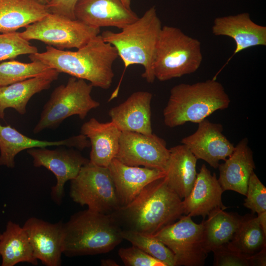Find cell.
<instances>
[{"mask_svg": "<svg viewBox=\"0 0 266 266\" xmlns=\"http://www.w3.org/2000/svg\"><path fill=\"white\" fill-rule=\"evenodd\" d=\"M93 87L86 80L71 76L66 84L55 88L44 105L33 133L55 129L64 120L72 115H78L84 119L90 111L100 105L91 95Z\"/></svg>", "mask_w": 266, "mask_h": 266, "instance_id": "52a82bcc", "label": "cell"}, {"mask_svg": "<svg viewBox=\"0 0 266 266\" xmlns=\"http://www.w3.org/2000/svg\"><path fill=\"white\" fill-rule=\"evenodd\" d=\"M169 149L165 140L152 133L122 132L115 159L130 166H142L165 172Z\"/></svg>", "mask_w": 266, "mask_h": 266, "instance_id": "8fae6325", "label": "cell"}, {"mask_svg": "<svg viewBox=\"0 0 266 266\" xmlns=\"http://www.w3.org/2000/svg\"><path fill=\"white\" fill-rule=\"evenodd\" d=\"M218 166V181L224 191L231 190L246 196L249 178L255 165L247 138L241 139L225 161Z\"/></svg>", "mask_w": 266, "mask_h": 266, "instance_id": "44dd1931", "label": "cell"}, {"mask_svg": "<svg viewBox=\"0 0 266 266\" xmlns=\"http://www.w3.org/2000/svg\"><path fill=\"white\" fill-rule=\"evenodd\" d=\"M2 266H14L21 262L37 265L27 233L23 227L9 221L0 237Z\"/></svg>", "mask_w": 266, "mask_h": 266, "instance_id": "484cf974", "label": "cell"}, {"mask_svg": "<svg viewBox=\"0 0 266 266\" xmlns=\"http://www.w3.org/2000/svg\"><path fill=\"white\" fill-rule=\"evenodd\" d=\"M53 68L37 61L25 63L17 61L0 64V86H7L45 73Z\"/></svg>", "mask_w": 266, "mask_h": 266, "instance_id": "f546056e", "label": "cell"}, {"mask_svg": "<svg viewBox=\"0 0 266 266\" xmlns=\"http://www.w3.org/2000/svg\"><path fill=\"white\" fill-rule=\"evenodd\" d=\"M64 223H51L35 217L27 219L23 227L26 232L35 258L46 266L62 265Z\"/></svg>", "mask_w": 266, "mask_h": 266, "instance_id": "5bb4252c", "label": "cell"}, {"mask_svg": "<svg viewBox=\"0 0 266 266\" xmlns=\"http://www.w3.org/2000/svg\"><path fill=\"white\" fill-rule=\"evenodd\" d=\"M114 214L123 229L154 234L177 220L184 210L182 200L163 177L148 184Z\"/></svg>", "mask_w": 266, "mask_h": 266, "instance_id": "7a4b0ae2", "label": "cell"}, {"mask_svg": "<svg viewBox=\"0 0 266 266\" xmlns=\"http://www.w3.org/2000/svg\"><path fill=\"white\" fill-rule=\"evenodd\" d=\"M207 216V219L202 222L205 245L209 253L227 245L232 240L240 226L242 216L221 208L213 210Z\"/></svg>", "mask_w": 266, "mask_h": 266, "instance_id": "4316f807", "label": "cell"}, {"mask_svg": "<svg viewBox=\"0 0 266 266\" xmlns=\"http://www.w3.org/2000/svg\"><path fill=\"white\" fill-rule=\"evenodd\" d=\"M121 234L123 239L130 242L166 266H176L172 251L153 235L127 229H122Z\"/></svg>", "mask_w": 266, "mask_h": 266, "instance_id": "f1b7e54d", "label": "cell"}, {"mask_svg": "<svg viewBox=\"0 0 266 266\" xmlns=\"http://www.w3.org/2000/svg\"><path fill=\"white\" fill-rule=\"evenodd\" d=\"M251 266H266V247L250 256Z\"/></svg>", "mask_w": 266, "mask_h": 266, "instance_id": "d590c367", "label": "cell"}, {"mask_svg": "<svg viewBox=\"0 0 266 266\" xmlns=\"http://www.w3.org/2000/svg\"><path fill=\"white\" fill-rule=\"evenodd\" d=\"M211 30L214 35L231 37L235 43L233 54L223 67L239 52L251 47L266 45V27L255 23L247 12L216 17Z\"/></svg>", "mask_w": 266, "mask_h": 266, "instance_id": "2e32d148", "label": "cell"}, {"mask_svg": "<svg viewBox=\"0 0 266 266\" xmlns=\"http://www.w3.org/2000/svg\"><path fill=\"white\" fill-rule=\"evenodd\" d=\"M152 94L147 91L132 94L121 104L110 109L112 121L121 132L152 133L151 102Z\"/></svg>", "mask_w": 266, "mask_h": 266, "instance_id": "d6986e66", "label": "cell"}, {"mask_svg": "<svg viewBox=\"0 0 266 266\" xmlns=\"http://www.w3.org/2000/svg\"><path fill=\"white\" fill-rule=\"evenodd\" d=\"M49 13L37 0H0V33L16 32Z\"/></svg>", "mask_w": 266, "mask_h": 266, "instance_id": "d4e9b609", "label": "cell"}, {"mask_svg": "<svg viewBox=\"0 0 266 266\" xmlns=\"http://www.w3.org/2000/svg\"><path fill=\"white\" fill-rule=\"evenodd\" d=\"M212 252L215 266H251L250 256L234 251L227 245L220 246Z\"/></svg>", "mask_w": 266, "mask_h": 266, "instance_id": "836d02e7", "label": "cell"}, {"mask_svg": "<svg viewBox=\"0 0 266 266\" xmlns=\"http://www.w3.org/2000/svg\"><path fill=\"white\" fill-rule=\"evenodd\" d=\"M90 145L89 140L81 133L61 140H40L25 135L9 125L0 124V166L9 168L15 167L16 156L25 150L54 146L82 150Z\"/></svg>", "mask_w": 266, "mask_h": 266, "instance_id": "e0dca14e", "label": "cell"}, {"mask_svg": "<svg viewBox=\"0 0 266 266\" xmlns=\"http://www.w3.org/2000/svg\"><path fill=\"white\" fill-rule=\"evenodd\" d=\"M59 74L58 71L52 69L33 78L0 86V118L4 119V111L8 108H13L21 115L26 113L27 105L31 98L48 89Z\"/></svg>", "mask_w": 266, "mask_h": 266, "instance_id": "603a6c76", "label": "cell"}, {"mask_svg": "<svg viewBox=\"0 0 266 266\" xmlns=\"http://www.w3.org/2000/svg\"><path fill=\"white\" fill-rule=\"evenodd\" d=\"M221 124L205 119L198 123L197 130L184 137L181 144L186 146L197 160L201 159L214 168L233 152L234 146L223 133Z\"/></svg>", "mask_w": 266, "mask_h": 266, "instance_id": "4fadbf2b", "label": "cell"}, {"mask_svg": "<svg viewBox=\"0 0 266 266\" xmlns=\"http://www.w3.org/2000/svg\"><path fill=\"white\" fill-rule=\"evenodd\" d=\"M107 167L121 207L129 204L148 184L165 176V171L146 167L128 166L115 158L112 160Z\"/></svg>", "mask_w": 266, "mask_h": 266, "instance_id": "ffe728a7", "label": "cell"}, {"mask_svg": "<svg viewBox=\"0 0 266 266\" xmlns=\"http://www.w3.org/2000/svg\"><path fill=\"white\" fill-rule=\"evenodd\" d=\"M37 0L40 3L44 4H47L50 1V0Z\"/></svg>", "mask_w": 266, "mask_h": 266, "instance_id": "ab89813d", "label": "cell"}, {"mask_svg": "<svg viewBox=\"0 0 266 266\" xmlns=\"http://www.w3.org/2000/svg\"><path fill=\"white\" fill-rule=\"evenodd\" d=\"M29 57L32 61L41 62L59 73L87 80L93 87L106 90L112 83V66L118 54L115 48L99 34L76 51L47 45L45 52H37Z\"/></svg>", "mask_w": 266, "mask_h": 266, "instance_id": "6da1fadb", "label": "cell"}, {"mask_svg": "<svg viewBox=\"0 0 266 266\" xmlns=\"http://www.w3.org/2000/svg\"><path fill=\"white\" fill-rule=\"evenodd\" d=\"M203 56L201 43L179 28L162 27L153 64L155 79L166 81L196 72Z\"/></svg>", "mask_w": 266, "mask_h": 266, "instance_id": "8992f818", "label": "cell"}, {"mask_svg": "<svg viewBox=\"0 0 266 266\" xmlns=\"http://www.w3.org/2000/svg\"><path fill=\"white\" fill-rule=\"evenodd\" d=\"M203 229L202 222L197 224L185 215L152 235L172 251L176 266H202L209 253Z\"/></svg>", "mask_w": 266, "mask_h": 266, "instance_id": "30bf717a", "label": "cell"}, {"mask_svg": "<svg viewBox=\"0 0 266 266\" xmlns=\"http://www.w3.org/2000/svg\"><path fill=\"white\" fill-rule=\"evenodd\" d=\"M80 132L91 146L89 161L108 167L118 152L122 132L112 121L101 123L92 118L82 125Z\"/></svg>", "mask_w": 266, "mask_h": 266, "instance_id": "7402d4cb", "label": "cell"}, {"mask_svg": "<svg viewBox=\"0 0 266 266\" xmlns=\"http://www.w3.org/2000/svg\"><path fill=\"white\" fill-rule=\"evenodd\" d=\"M75 18L93 27H113L122 29L138 16L121 0H79L74 8Z\"/></svg>", "mask_w": 266, "mask_h": 266, "instance_id": "9a60e30c", "label": "cell"}, {"mask_svg": "<svg viewBox=\"0 0 266 266\" xmlns=\"http://www.w3.org/2000/svg\"><path fill=\"white\" fill-rule=\"evenodd\" d=\"M224 190L215 173L211 174L203 164L189 195L182 200L184 214L192 217L201 216L205 218L217 208L225 210L222 195Z\"/></svg>", "mask_w": 266, "mask_h": 266, "instance_id": "ac0fdd59", "label": "cell"}, {"mask_svg": "<svg viewBox=\"0 0 266 266\" xmlns=\"http://www.w3.org/2000/svg\"><path fill=\"white\" fill-rule=\"evenodd\" d=\"M79 0H50L46 4L49 13L75 19L74 8Z\"/></svg>", "mask_w": 266, "mask_h": 266, "instance_id": "e575fe53", "label": "cell"}, {"mask_svg": "<svg viewBox=\"0 0 266 266\" xmlns=\"http://www.w3.org/2000/svg\"><path fill=\"white\" fill-rule=\"evenodd\" d=\"M100 265L102 266H118L119 265L112 259H102L100 261Z\"/></svg>", "mask_w": 266, "mask_h": 266, "instance_id": "74e56055", "label": "cell"}, {"mask_svg": "<svg viewBox=\"0 0 266 266\" xmlns=\"http://www.w3.org/2000/svg\"><path fill=\"white\" fill-rule=\"evenodd\" d=\"M100 28L76 20L49 13L20 33L23 38L37 40L57 49H79L99 34Z\"/></svg>", "mask_w": 266, "mask_h": 266, "instance_id": "9c48e42d", "label": "cell"}, {"mask_svg": "<svg viewBox=\"0 0 266 266\" xmlns=\"http://www.w3.org/2000/svg\"><path fill=\"white\" fill-rule=\"evenodd\" d=\"M162 27L156 9L152 6L121 32L105 31L100 35L115 48L125 70L133 65H141L144 69L142 77L152 83L155 79L153 64Z\"/></svg>", "mask_w": 266, "mask_h": 266, "instance_id": "5b68a950", "label": "cell"}, {"mask_svg": "<svg viewBox=\"0 0 266 266\" xmlns=\"http://www.w3.org/2000/svg\"><path fill=\"white\" fill-rule=\"evenodd\" d=\"M37 52V48L21 37L20 32L0 33V61Z\"/></svg>", "mask_w": 266, "mask_h": 266, "instance_id": "4dcf8cb0", "label": "cell"}, {"mask_svg": "<svg viewBox=\"0 0 266 266\" xmlns=\"http://www.w3.org/2000/svg\"><path fill=\"white\" fill-rule=\"evenodd\" d=\"M230 102L223 86L215 78L179 84L170 90L163 110L164 123L169 128L187 122L198 124L214 112L227 108Z\"/></svg>", "mask_w": 266, "mask_h": 266, "instance_id": "277c9868", "label": "cell"}, {"mask_svg": "<svg viewBox=\"0 0 266 266\" xmlns=\"http://www.w3.org/2000/svg\"><path fill=\"white\" fill-rule=\"evenodd\" d=\"M257 215V218L259 223L264 233L266 234V211H264Z\"/></svg>", "mask_w": 266, "mask_h": 266, "instance_id": "8d00e7d4", "label": "cell"}, {"mask_svg": "<svg viewBox=\"0 0 266 266\" xmlns=\"http://www.w3.org/2000/svg\"><path fill=\"white\" fill-rule=\"evenodd\" d=\"M1 233H0V235H1Z\"/></svg>", "mask_w": 266, "mask_h": 266, "instance_id": "60d3db41", "label": "cell"}, {"mask_svg": "<svg viewBox=\"0 0 266 266\" xmlns=\"http://www.w3.org/2000/svg\"><path fill=\"white\" fill-rule=\"evenodd\" d=\"M197 160L183 144L169 149L164 177L167 185L182 200L189 195L196 179Z\"/></svg>", "mask_w": 266, "mask_h": 266, "instance_id": "cb8c5ba5", "label": "cell"}, {"mask_svg": "<svg viewBox=\"0 0 266 266\" xmlns=\"http://www.w3.org/2000/svg\"><path fill=\"white\" fill-rule=\"evenodd\" d=\"M69 195L73 201L99 213L113 214L121 207L108 168L90 161L70 180Z\"/></svg>", "mask_w": 266, "mask_h": 266, "instance_id": "ba28073f", "label": "cell"}, {"mask_svg": "<svg viewBox=\"0 0 266 266\" xmlns=\"http://www.w3.org/2000/svg\"><path fill=\"white\" fill-rule=\"evenodd\" d=\"M27 152L32 158L34 166H43L55 176L56 183L51 188L50 195L58 205L62 203L66 182L75 178L82 166L89 161L72 148H33L27 150Z\"/></svg>", "mask_w": 266, "mask_h": 266, "instance_id": "7c38bea8", "label": "cell"}, {"mask_svg": "<svg viewBox=\"0 0 266 266\" xmlns=\"http://www.w3.org/2000/svg\"><path fill=\"white\" fill-rule=\"evenodd\" d=\"M121 1L127 7L131 8V0H121Z\"/></svg>", "mask_w": 266, "mask_h": 266, "instance_id": "f35d334b", "label": "cell"}, {"mask_svg": "<svg viewBox=\"0 0 266 266\" xmlns=\"http://www.w3.org/2000/svg\"><path fill=\"white\" fill-rule=\"evenodd\" d=\"M243 205L253 214L266 211V188L254 172L249 178Z\"/></svg>", "mask_w": 266, "mask_h": 266, "instance_id": "1f68e13d", "label": "cell"}, {"mask_svg": "<svg viewBox=\"0 0 266 266\" xmlns=\"http://www.w3.org/2000/svg\"><path fill=\"white\" fill-rule=\"evenodd\" d=\"M118 255L126 266H166L163 262L134 245L120 248Z\"/></svg>", "mask_w": 266, "mask_h": 266, "instance_id": "d6a6232c", "label": "cell"}, {"mask_svg": "<svg viewBox=\"0 0 266 266\" xmlns=\"http://www.w3.org/2000/svg\"><path fill=\"white\" fill-rule=\"evenodd\" d=\"M63 228V253L68 257L106 253L123 240L122 227L114 213L87 209L73 214Z\"/></svg>", "mask_w": 266, "mask_h": 266, "instance_id": "3957f363", "label": "cell"}, {"mask_svg": "<svg viewBox=\"0 0 266 266\" xmlns=\"http://www.w3.org/2000/svg\"><path fill=\"white\" fill-rule=\"evenodd\" d=\"M227 246L242 254L250 256L266 247V234L257 216L247 214L242 216L240 226Z\"/></svg>", "mask_w": 266, "mask_h": 266, "instance_id": "83f0119b", "label": "cell"}]
</instances>
